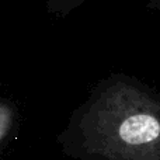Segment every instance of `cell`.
Instances as JSON below:
<instances>
[{
	"label": "cell",
	"instance_id": "cell-1",
	"mask_svg": "<svg viewBox=\"0 0 160 160\" xmlns=\"http://www.w3.org/2000/svg\"><path fill=\"white\" fill-rule=\"evenodd\" d=\"M84 115L104 124L121 160H160V94L135 78L102 80Z\"/></svg>",
	"mask_w": 160,
	"mask_h": 160
},
{
	"label": "cell",
	"instance_id": "cell-2",
	"mask_svg": "<svg viewBox=\"0 0 160 160\" xmlns=\"http://www.w3.org/2000/svg\"><path fill=\"white\" fill-rule=\"evenodd\" d=\"M87 0H45L47 11L53 16L66 17L72 11L78 10ZM148 7L152 10H160V0H146Z\"/></svg>",
	"mask_w": 160,
	"mask_h": 160
},
{
	"label": "cell",
	"instance_id": "cell-3",
	"mask_svg": "<svg viewBox=\"0 0 160 160\" xmlns=\"http://www.w3.org/2000/svg\"><path fill=\"white\" fill-rule=\"evenodd\" d=\"M11 119H13V110H11L10 104L0 101V139L7 132L8 127L11 124Z\"/></svg>",
	"mask_w": 160,
	"mask_h": 160
}]
</instances>
